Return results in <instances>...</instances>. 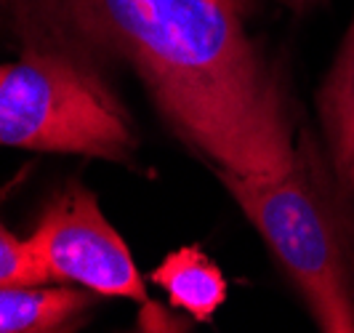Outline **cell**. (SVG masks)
I'll return each mask as SVG.
<instances>
[{"instance_id": "obj_1", "label": "cell", "mask_w": 354, "mask_h": 333, "mask_svg": "<svg viewBox=\"0 0 354 333\" xmlns=\"http://www.w3.org/2000/svg\"><path fill=\"white\" fill-rule=\"evenodd\" d=\"M21 37L118 59L174 136L213 171L285 174L296 118L277 67L243 17L213 0H8Z\"/></svg>"}, {"instance_id": "obj_2", "label": "cell", "mask_w": 354, "mask_h": 333, "mask_svg": "<svg viewBox=\"0 0 354 333\" xmlns=\"http://www.w3.org/2000/svg\"><path fill=\"white\" fill-rule=\"evenodd\" d=\"M293 280L325 333H354V203L341 192L325 144L299 134L285 174L213 171Z\"/></svg>"}, {"instance_id": "obj_3", "label": "cell", "mask_w": 354, "mask_h": 333, "mask_svg": "<svg viewBox=\"0 0 354 333\" xmlns=\"http://www.w3.org/2000/svg\"><path fill=\"white\" fill-rule=\"evenodd\" d=\"M136 128L99 64L70 46L24 37V53L0 64V147L128 163Z\"/></svg>"}, {"instance_id": "obj_4", "label": "cell", "mask_w": 354, "mask_h": 333, "mask_svg": "<svg viewBox=\"0 0 354 333\" xmlns=\"http://www.w3.org/2000/svg\"><path fill=\"white\" fill-rule=\"evenodd\" d=\"M27 243L51 282L147 301V285L125 240L106 222L96 195L77 181L53 195Z\"/></svg>"}, {"instance_id": "obj_5", "label": "cell", "mask_w": 354, "mask_h": 333, "mask_svg": "<svg viewBox=\"0 0 354 333\" xmlns=\"http://www.w3.org/2000/svg\"><path fill=\"white\" fill-rule=\"evenodd\" d=\"M317 112L338 187L354 203V19L317 91Z\"/></svg>"}, {"instance_id": "obj_6", "label": "cell", "mask_w": 354, "mask_h": 333, "mask_svg": "<svg viewBox=\"0 0 354 333\" xmlns=\"http://www.w3.org/2000/svg\"><path fill=\"white\" fill-rule=\"evenodd\" d=\"M93 307V291L72 282L0 285V333L72 331Z\"/></svg>"}, {"instance_id": "obj_7", "label": "cell", "mask_w": 354, "mask_h": 333, "mask_svg": "<svg viewBox=\"0 0 354 333\" xmlns=\"http://www.w3.org/2000/svg\"><path fill=\"white\" fill-rule=\"evenodd\" d=\"M149 280L165 291L171 307L184 309L200 323H208L227 298V280L218 264L195 246L168 253L149 272Z\"/></svg>"}, {"instance_id": "obj_8", "label": "cell", "mask_w": 354, "mask_h": 333, "mask_svg": "<svg viewBox=\"0 0 354 333\" xmlns=\"http://www.w3.org/2000/svg\"><path fill=\"white\" fill-rule=\"evenodd\" d=\"M11 282H51L46 267L27 240H19L0 224V285Z\"/></svg>"}, {"instance_id": "obj_9", "label": "cell", "mask_w": 354, "mask_h": 333, "mask_svg": "<svg viewBox=\"0 0 354 333\" xmlns=\"http://www.w3.org/2000/svg\"><path fill=\"white\" fill-rule=\"evenodd\" d=\"M213 3H218V6H224V8H230L234 11L237 17L248 19L256 14V8H259V0H213Z\"/></svg>"}, {"instance_id": "obj_10", "label": "cell", "mask_w": 354, "mask_h": 333, "mask_svg": "<svg viewBox=\"0 0 354 333\" xmlns=\"http://www.w3.org/2000/svg\"><path fill=\"white\" fill-rule=\"evenodd\" d=\"M285 8H290L293 14H306L309 8H315L319 3H325V0H280Z\"/></svg>"}]
</instances>
